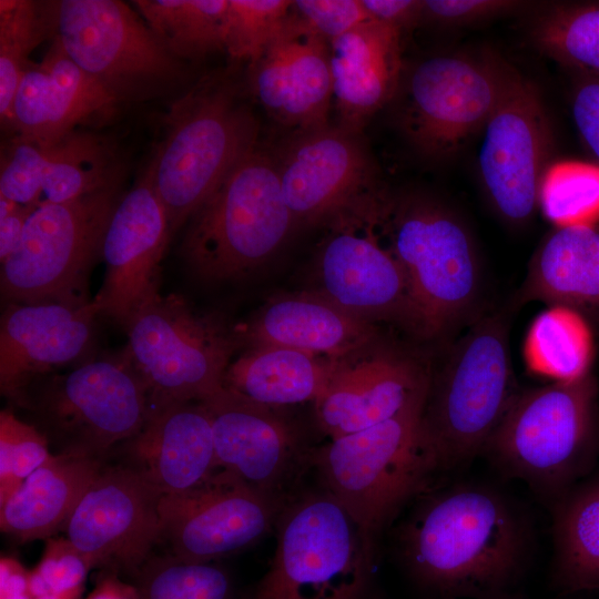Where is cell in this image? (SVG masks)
Listing matches in <instances>:
<instances>
[{
  "label": "cell",
  "mask_w": 599,
  "mask_h": 599,
  "mask_svg": "<svg viewBox=\"0 0 599 599\" xmlns=\"http://www.w3.org/2000/svg\"><path fill=\"white\" fill-rule=\"evenodd\" d=\"M382 230L405 274L419 337H443L484 313L476 245L451 209L419 193H385Z\"/></svg>",
  "instance_id": "obj_2"
},
{
  "label": "cell",
  "mask_w": 599,
  "mask_h": 599,
  "mask_svg": "<svg viewBox=\"0 0 599 599\" xmlns=\"http://www.w3.org/2000/svg\"><path fill=\"white\" fill-rule=\"evenodd\" d=\"M35 205H19L0 217V262L3 263L19 246L29 217Z\"/></svg>",
  "instance_id": "obj_46"
},
{
  "label": "cell",
  "mask_w": 599,
  "mask_h": 599,
  "mask_svg": "<svg viewBox=\"0 0 599 599\" xmlns=\"http://www.w3.org/2000/svg\"><path fill=\"white\" fill-rule=\"evenodd\" d=\"M83 590L68 592V593H55L49 592L47 595L40 596L34 599H81Z\"/></svg>",
  "instance_id": "obj_48"
},
{
  "label": "cell",
  "mask_w": 599,
  "mask_h": 599,
  "mask_svg": "<svg viewBox=\"0 0 599 599\" xmlns=\"http://www.w3.org/2000/svg\"><path fill=\"white\" fill-rule=\"evenodd\" d=\"M370 18L400 32L422 20L423 0H362Z\"/></svg>",
  "instance_id": "obj_45"
},
{
  "label": "cell",
  "mask_w": 599,
  "mask_h": 599,
  "mask_svg": "<svg viewBox=\"0 0 599 599\" xmlns=\"http://www.w3.org/2000/svg\"><path fill=\"white\" fill-rule=\"evenodd\" d=\"M171 236L166 210L145 170L121 195L103 237L105 276L93 298L100 315L124 326L136 307L159 290V265Z\"/></svg>",
  "instance_id": "obj_21"
},
{
  "label": "cell",
  "mask_w": 599,
  "mask_h": 599,
  "mask_svg": "<svg viewBox=\"0 0 599 599\" xmlns=\"http://www.w3.org/2000/svg\"><path fill=\"white\" fill-rule=\"evenodd\" d=\"M517 304L565 305L599 321V229H556L532 255Z\"/></svg>",
  "instance_id": "obj_29"
},
{
  "label": "cell",
  "mask_w": 599,
  "mask_h": 599,
  "mask_svg": "<svg viewBox=\"0 0 599 599\" xmlns=\"http://www.w3.org/2000/svg\"><path fill=\"white\" fill-rule=\"evenodd\" d=\"M120 197L116 183L37 206L18 248L1 263L2 297L9 304L88 302L84 282Z\"/></svg>",
  "instance_id": "obj_12"
},
{
  "label": "cell",
  "mask_w": 599,
  "mask_h": 599,
  "mask_svg": "<svg viewBox=\"0 0 599 599\" xmlns=\"http://www.w3.org/2000/svg\"><path fill=\"white\" fill-rule=\"evenodd\" d=\"M119 182L111 148L87 132L53 144L13 135L2 148L0 195L21 205L71 202Z\"/></svg>",
  "instance_id": "obj_22"
},
{
  "label": "cell",
  "mask_w": 599,
  "mask_h": 599,
  "mask_svg": "<svg viewBox=\"0 0 599 599\" xmlns=\"http://www.w3.org/2000/svg\"><path fill=\"white\" fill-rule=\"evenodd\" d=\"M49 38L44 3L0 0V119L9 126L20 79L32 50Z\"/></svg>",
  "instance_id": "obj_37"
},
{
  "label": "cell",
  "mask_w": 599,
  "mask_h": 599,
  "mask_svg": "<svg viewBox=\"0 0 599 599\" xmlns=\"http://www.w3.org/2000/svg\"><path fill=\"white\" fill-rule=\"evenodd\" d=\"M522 512L500 490L459 484L430 494L398 531L413 580L440 596L488 597L520 571L530 549Z\"/></svg>",
  "instance_id": "obj_1"
},
{
  "label": "cell",
  "mask_w": 599,
  "mask_h": 599,
  "mask_svg": "<svg viewBox=\"0 0 599 599\" xmlns=\"http://www.w3.org/2000/svg\"><path fill=\"white\" fill-rule=\"evenodd\" d=\"M235 332L254 346H282L329 358L344 357L378 338L374 322L313 291L270 300Z\"/></svg>",
  "instance_id": "obj_27"
},
{
  "label": "cell",
  "mask_w": 599,
  "mask_h": 599,
  "mask_svg": "<svg viewBox=\"0 0 599 599\" xmlns=\"http://www.w3.org/2000/svg\"><path fill=\"white\" fill-rule=\"evenodd\" d=\"M52 454L47 437L12 412L0 413V506Z\"/></svg>",
  "instance_id": "obj_40"
},
{
  "label": "cell",
  "mask_w": 599,
  "mask_h": 599,
  "mask_svg": "<svg viewBox=\"0 0 599 599\" xmlns=\"http://www.w3.org/2000/svg\"><path fill=\"white\" fill-rule=\"evenodd\" d=\"M151 31L176 59H200L225 49L229 0L132 2Z\"/></svg>",
  "instance_id": "obj_34"
},
{
  "label": "cell",
  "mask_w": 599,
  "mask_h": 599,
  "mask_svg": "<svg viewBox=\"0 0 599 599\" xmlns=\"http://www.w3.org/2000/svg\"><path fill=\"white\" fill-rule=\"evenodd\" d=\"M119 101L65 53L57 40L24 70L12 103L14 135L53 144L75 126L111 111Z\"/></svg>",
  "instance_id": "obj_25"
},
{
  "label": "cell",
  "mask_w": 599,
  "mask_h": 599,
  "mask_svg": "<svg viewBox=\"0 0 599 599\" xmlns=\"http://www.w3.org/2000/svg\"><path fill=\"white\" fill-rule=\"evenodd\" d=\"M424 403L315 448L321 485L355 519L374 552L385 527L438 471L423 433Z\"/></svg>",
  "instance_id": "obj_6"
},
{
  "label": "cell",
  "mask_w": 599,
  "mask_h": 599,
  "mask_svg": "<svg viewBox=\"0 0 599 599\" xmlns=\"http://www.w3.org/2000/svg\"><path fill=\"white\" fill-rule=\"evenodd\" d=\"M293 1L229 0L225 49L238 61L253 64L288 18Z\"/></svg>",
  "instance_id": "obj_39"
},
{
  "label": "cell",
  "mask_w": 599,
  "mask_h": 599,
  "mask_svg": "<svg viewBox=\"0 0 599 599\" xmlns=\"http://www.w3.org/2000/svg\"><path fill=\"white\" fill-rule=\"evenodd\" d=\"M94 568L90 559L67 537L49 538L35 571L51 592L68 593L83 590L89 571Z\"/></svg>",
  "instance_id": "obj_41"
},
{
  "label": "cell",
  "mask_w": 599,
  "mask_h": 599,
  "mask_svg": "<svg viewBox=\"0 0 599 599\" xmlns=\"http://www.w3.org/2000/svg\"><path fill=\"white\" fill-rule=\"evenodd\" d=\"M0 599H32L29 591H0Z\"/></svg>",
  "instance_id": "obj_49"
},
{
  "label": "cell",
  "mask_w": 599,
  "mask_h": 599,
  "mask_svg": "<svg viewBox=\"0 0 599 599\" xmlns=\"http://www.w3.org/2000/svg\"><path fill=\"white\" fill-rule=\"evenodd\" d=\"M219 469L283 506L313 469L311 445L286 407L256 403L222 387L203 400Z\"/></svg>",
  "instance_id": "obj_15"
},
{
  "label": "cell",
  "mask_w": 599,
  "mask_h": 599,
  "mask_svg": "<svg viewBox=\"0 0 599 599\" xmlns=\"http://www.w3.org/2000/svg\"><path fill=\"white\" fill-rule=\"evenodd\" d=\"M123 446L129 466L162 497L189 493L219 471L211 418L202 402L149 410L141 430Z\"/></svg>",
  "instance_id": "obj_26"
},
{
  "label": "cell",
  "mask_w": 599,
  "mask_h": 599,
  "mask_svg": "<svg viewBox=\"0 0 599 599\" xmlns=\"http://www.w3.org/2000/svg\"><path fill=\"white\" fill-rule=\"evenodd\" d=\"M162 495L133 467H104L62 530L93 567L138 573L160 538Z\"/></svg>",
  "instance_id": "obj_18"
},
{
  "label": "cell",
  "mask_w": 599,
  "mask_h": 599,
  "mask_svg": "<svg viewBox=\"0 0 599 599\" xmlns=\"http://www.w3.org/2000/svg\"><path fill=\"white\" fill-rule=\"evenodd\" d=\"M282 506L219 469L197 488L160 501V538L169 555L213 562L274 531Z\"/></svg>",
  "instance_id": "obj_17"
},
{
  "label": "cell",
  "mask_w": 599,
  "mask_h": 599,
  "mask_svg": "<svg viewBox=\"0 0 599 599\" xmlns=\"http://www.w3.org/2000/svg\"><path fill=\"white\" fill-rule=\"evenodd\" d=\"M384 193L373 189L325 219L315 292L370 322H392L418 336L405 274L382 230Z\"/></svg>",
  "instance_id": "obj_13"
},
{
  "label": "cell",
  "mask_w": 599,
  "mask_h": 599,
  "mask_svg": "<svg viewBox=\"0 0 599 599\" xmlns=\"http://www.w3.org/2000/svg\"><path fill=\"white\" fill-rule=\"evenodd\" d=\"M538 207L557 229L598 227L599 164L550 163L540 181Z\"/></svg>",
  "instance_id": "obj_36"
},
{
  "label": "cell",
  "mask_w": 599,
  "mask_h": 599,
  "mask_svg": "<svg viewBox=\"0 0 599 599\" xmlns=\"http://www.w3.org/2000/svg\"><path fill=\"white\" fill-rule=\"evenodd\" d=\"M49 38L119 102L172 83L182 69L138 12L119 0L45 1Z\"/></svg>",
  "instance_id": "obj_14"
},
{
  "label": "cell",
  "mask_w": 599,
  "mask_h": 599,
  "mask_svg": "<svg viewBox=\"0 0 599 599\" xmlns=\"http://www.w3.org/2000/svg\"><path fill=\"white\" fill-rule=\"evenodd\" d=\"M256 136L254 114L227 75L209 74L173 102L146 167L172 235L255 150Z\"/></svg>",
  "instance_id": "obj_3"
},
{
  "label": "cell",
  "mask_w": 599,
  "mask_h": 599,
  "mask_svg": "<svg viewBox=\"0 0 599 599\" xmlns=\"http://www.w3.org/2000/svg\"><path fill=\"white\" fill-rule=\"evenodd\" d=\"M124 349L142 379L149 410L174 403L200 402L223 387L240 344L217 317L200 314L176 294L151 293L131 314Z\"/></svg>",
  "instance_id": "obj_9"
},
{
  "label": "cell",
  "mask_w": 599,
  "mask_h": 599,
  "mask_svg": "<svg viewBox=\"0 0 599 599\" xmlns=\"http://www.w3.org/2000/svg\"><path fill=\"white\" fill-rule=\"evenodd\" d=\"M274 534V555L250 599H368L375 552L322 485L282 506Z\"/></svg>",
  "instance_id": "obj_5"
},
{
  "label": "cell",
  "mask_w": 599,
  "mask_h": 599,
  "mask_svg": "<svg viewBox=\"0 0 599 599\" xmlns=\"http://www.w3.org/2000/svg\"><path fill=\"white\" fill-rule=\"evenodd\" d=\"M181 255L197 277H244L280 248L293 227L274 160L253 150L189 219Z\"/></svg>",
  "instance_id": "obj_7"
},
{
  "label": "cell",
  "mask_w": 599,
  "mask_h": 599,
  "mask_svg": "<svg viewBox=\"0 0 599 599\" xmlns=\"http://www.w3.org/2000/svg\"><path fill=\"white\" fill-rule=\"evenodd\" d=\"M531 39L549 58L599 78V4L552 7L535 22Z\"/></svg>",
  "instance_id": "obj_35"
},
{
  "label": "cell",
  "mask_w": 599,
  "mask_h": 599,
  "mask_svg": "<svg viewBox=\"0 0 599 599\" xmlns=\"http://www.w3.org/2000/svg\"><path fill=\"white\" fill-rule=\"evenodd\" d=\"M17 405L59 453L99 460L135 436L149 414L145 386L124 353L39 377Z\"/></svg>",
  "instance_id": "obj_10"
},
{
  "label": "cell",
  "mask_w": 599,
  "mask_h": 599,
  "mask_svg": "<svg viewBox=\"0 0 599 599\" xmlns=\"http://www.w3.org/2000/svg\"><path fill=\"white\" fill-rule=\"evenodd\" d=\"M508 329L505 309L484 312L430 369L422 427L438 471L484 453L520 392Z\"/></svg>",
  "instance_id": "obj_4"
},
{
  "label": "cell",
  "mask_w": 599,
  "mask_h": 599,
  "mask_svg": "<svg viewBox=\"0 0 599 599\" xmlns=\"http://www.w3.org/2000/svg\"><path fill=\"white\" fill-rule=\"evenodd\" d=\"M98 315L93 300L9 304L0 324L1 394L17 404L33 380L82 357Z\"/></svg>",
  "instance_id": "obj_24"
},
{
  "label": "cell",
  "mask_w": 599,
  "mask_h": 599,
  "mask_svg": "<svg viewBox=\"0 0 599 599\" xmlns=\"http://www.w3.org/2000/svg\"><path fill=\"white\" fill-rule=\"evenodd\" d=\"M430 367L375 339L337 358L334 373L313 403L318 428L329 439L353 434L424 403Z\"/></svg>",
  "instance_id": "obj_19"
},
{
  "label": "cell",
  "mask_w": 599,
  "mask_h": 599,
  "mask_svg": "<svg viewBox=\"0 0 599 599\" xmlns=\"http://www.w3.org/2000/svg\"><path fill=\"white\" fill-rule=\"evenodd\" d=\"M524 4L510 0H423L422 20L443 27L465 26L516 11Z\"/></svg>",
  "instance_id": "obj_43"
},
{
  "label": "cell",
  "mask_w": 599,
  "mask_h": 599,
  "mask_svg": "<svg viewBox=\"0 0 599 599\" xmlns=\"http://www.w3.org/2000/svg\"><path fill=\"white\" fill-rule=\"evenodd\" d=\"M483 133L478 167L484 189L505 221L521 225L538 209L554 135L538 87L515 68Z\"/></svg>",
  "instance_id": "obj_16"
},
{
  "label": "cell",
  "mask_w": 599,
  "mask_h": 599,
  "mask_svg": "<svg viewBox=\"0 0 599 599\" xmlns=\"http://www.w3.org/2000/svg\"><path fill=\"white\" fill-rule=\"evenodd\" d=\"M294 13L328 42L370 20L362 0H297Z\"/></svg>",
  "instance_id": "obj_42"
},
{
  "label": "cell",
  "mask_w": 599,
  "mask_h": 599,
  "mask_svg": "<svg viewBox=\"0 0 599 599\" xmlns=\"http://www.w3.org/2000/svg\"><path fill=\"white\" fill-rule=\"evenodd\" d=\"M572 115L582 140L599 161V78L581 75L577 81Z\"/></svg>",
  "instance_id": "obj_44"
},
{
  "label": "cell",
  "mask_w": 599,
  "mask_h": 599,
  "mask_svg": "<svg viewBox=\"0 0 599 599\" xmlns=\"http://www.w3.org/2000/svg\"><path fill=\"white\" fill-rule=\"evenodd\" d=\"M102 468L99 459L52 454L0 506L1 531L20 541L50 538L63 528Z\"/></svg>",
  "instance_id": "obj_30"
},
{
  "label": "cell",
  "mask_w": 599,
  "mask_h": 599,
  "mask_svg": "<svg viewBox=\"0 0 599 599\" xmlns=\"http://www.w3.org/2000/svg\"><path fill=\"white\" fill-rule=\"evenodd\" d=\"M141 599H234L232 579L213 562H192L170 555L148 559L138 571Z\"/></svg>",
  "instance_id": "obj_38"
},
{
  "label": "cell",
  "mask_w": 599,
  "mask_h": 599,
  "mask_svg": "<svg viewBox=\"0 0 599 599\" xmlns=\"http://www.w3.org/2000/svg\"><path fill=\"white\" fill-rule=\"evenodd\" d=\"M597 398L592 373L519 392L484 453L504 474L558 499L593 457Z\"/></svg>",
  "instance_id": "obj_8"
},
{
  "label": "cell",
  "mask_w": 599,
  "mask_h": 599,
  "mask_svg": "<svg viewBox=\"0 0 599 599\" xmlns=\"http://www.w3.org/2000/svg\"><path fill=\"white\" fill-rule=\"evenodd\" d=\"M595 356L592 323L565 305H548L532 319L524 338L527 370L550 383L582 379L591 374Z\"/></svg>",
  "instance_id": "obj_32"
},
{
  "label": "cell",
  "mask_w": 599,
  "mask_h": 599,
  "mask_svg": "<svg viewBox=\"0 0 599 599\" xmlns=\"http://www.w3.org/2000/svg\"><path fill=\"white\" fill-rule=\"evenodd\" d=\"M402 34L390 26L367 20L329 41L338 125L361 132L369 118L395 98L403 75Z\"/></svg>",
  "instance_id": "obj_28"
},
{
  "label": "cell",
  "mask_w": 599,
  "mask_h": 599,
  "mask_svg": "<svg viewBox=\"0 0 599 599\" xmlns=\"http://www.w3.org/2000/svg\"><path fill=\"white\" fill-rule=\"evenodd\" d=\"M250 84L282 124L297 132L327 125L333 100L329 42L293 12L250 64Z\"/></svg>",
  "instance_id": "obj_23"
},
{
  "label": "cell",
  "mask_w": 599,
  "mask_h": 599,
  "mask_svg": "<svg viewBox=\"0 0 599 599\" xmlns=\"http://www.w3.org/2000/svg\"><path fill=\"white\" fill-rule=\"evenodd\" d=\"M336 362L282 346H254L230 363L223 386L268 406L314 403L326 388Z\"/></svg>",
  "instance_id": "obj_31"
},
{
  "label": "cell",
  "mask_w": 599,
  "mask_h": 599,
  "mask_svg": "<svg viewBox=\"0 0 599 599\" xmlns=\"http://www.w3.org/2000/svg\"><path fill=\"white\" fill-rule=\"evenodd\" d=\"M554 544L558 583L569 591L599 589V476L557 499Z\"/></svg>",
  "instance_id": "obj_33"
},
{
  "label": "cell",
  "mask_w": 599,
  "mask_h": 599,
  "mask_svg": "<svg viewBox=\"0 0 599 599\" xmlns=\"http://www.w3.org/2000/svg\"><path fill=\"white\" fill-rule=\"evenodd\" d=\"M85 599H141L136 586L118 577L115 571L101 575L94 589Z\"/></svg>",
  "instance_id": "obj_47"
},
{
  "label": "cell",
  "mask_w": 599,
  "mask_h": 599,
  "mask_svg": "<svg viewBox=\"0 0 599 599\" xmlns=\"http://www.w3.org/2000/svg\"><path fill=\"white\" fill-rule=\"evenodd\" d=\"M512 70L491 51L419 61L402 75L396 93L400 129L425 158L450 159L483 131Z\"/></svg>",
  "instance_id": "obj_11"
},
{
  "label": "cell",
  "mask_w": 599,
  "mask_h": 599,
  "mask_svg": "<svg viewBox=\"0 0 599 599\" xmlns=\"http://www.w3.org/2000/svg\"><path fill=\"white\" fill-rule=\"evenodd\" d=\"M361 132L325 125L296 132L273 159L295 227L324 221L375 189Z\"/></svg>",
  "instance_id": "obj_20"
}]
</instances>
